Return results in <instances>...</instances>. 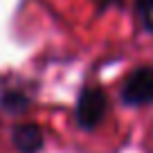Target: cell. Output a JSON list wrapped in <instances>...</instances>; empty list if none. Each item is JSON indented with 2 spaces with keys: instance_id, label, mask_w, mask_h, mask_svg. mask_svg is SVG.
<instances>
[{
  "instance_id": "1",
  "label": "cell",
  "mask_w": 153,
  "mask_h": 153,
  "mask_svg": "<svg viewBox=\"0 0 153 153\" xmlns=\"http://www.w3.org/2000/svg\"><path fill=\"white\" fill-rule=\"evenodd\" d=\"M106 110H108V97H106L104 88L99 86L83 88L76 99V124L86 131L97 128L99 122L104 120Z\"/></svg>"
},
{
  "instance_id": "2",
  "label": "cell",
  "mask_w": 153,
  "mask_h": 153,
  "mask_svg": "<svg viewBox=\"0 0 153 153\" xmlns=\"http://www.w3.org/2000/svg\"><path fill=\"white\" fill-rule=\"evenodd\" d=\"M126 106H146L153 101V65H142L128 72L120 92Z\"/></svg>"
},
{
  "instance_id": "3",
  "label": "cell",
  "mask_w": 153,
  "mask_h": 153,
  "mask_svg": "<svg viewBox=\"0 0 153 153\" xmlns=\"http://www.w3.org/2000/svg\"><path fill=\"white\" fill-rule=\"evenodd\" d=\"M11 142L20 153H38L43 149V133L34 122H25V124L14 126L11 131Z\"/></svg>"
},
{
  "instance_id": "4",
  "label": "cell",
  "mask_w": 153,
  "mask_h": 153,
  "mask_svg": "<svg viewBox=\"0 0 153 153\" xmlns=\"http://www.w3.org/2000/svg\"><path fill=\"white\" fill-rule=\"evenodd\" d=\"M135 7H137V16L142 27L149 34H153V0H135Z\"/></svg>"
},
{
  "instance_id": "5",
  "label": "cell",
  "mask_w": 153,
  "mask_h": 153,
  "mask_svg": "<svg viewBox=\"0 0 153 153\" xmlns=\"http://www.w3.org/2000/svg\"><path fill=\"white\" fill-rule=\"evenodd\" d=\"M2 104H5L7 108L16 110V108H25V106H27V99H25L23 95H5Z\"/></svg>"
},
{
  "instance_id": "6",
  "label": "cell",
  "mask_w": 153,
  "mask_h": 153,
  "mask_svg": "<svg viewBox=\"0 0 153 153\" xmlns=\"http://www.w3.org/2000/svg\"><path fill=\"white\" fill-rule=\"evenodd\" d=\"M108 2H113V0H99V7H108Z\"/></svg>"
}]
</instances>
